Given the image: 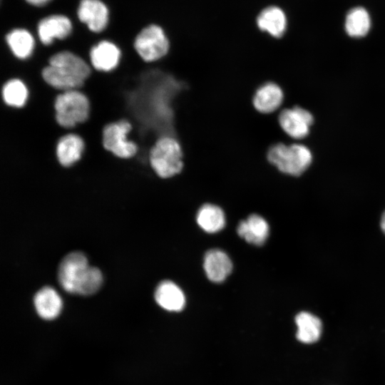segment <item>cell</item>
<instances>
[{"label": "cell", "mask_w": 385, "mask_h": 385, "mask_svg": "<svg viewBox=\"0 0 385 385\" xmlns=\"http://www.w3.org/2000/svg\"><path fill=\"white\" fill-rule=\"evenodd\" d=\"M92 73L90 65L81 56L68 51L52 55L41 71L43 82L61 92L79 90Z\"/></svg>", "instance_id": "6da1fadb"}, {"label": "cell", "mask_w": 385, "mask_h": 385, "mask_svg": "<svg viewBox=\"0 0 385 385\" xmlns=\"http://www.w3.org/2000/svg\"><path fill=\"white\" fill-rule=\"evenodd\" d=\"M284 101V92L281 87L272 81L261 84L255 91L252 103L254 108L262 114L276 111Z\"/></svg>", "instance_id": "8fae6325"}, {"label": "cell", "mask_w": 385, "mask_h": 385, "mask_svg": "<svg viewBox=\"0 0 385 385\" xmlns=\"http://www.w3.org/2000/svg\"><path fill=\"white\" fill-rule=\"evenodd\" d=\"M78 17L93 32L102 31L108 21V11L100 0H81L78 9Z\"/></svg>", "instance_id": "7c38bea8"}, {"label": "cell", "mask_w": 385, "mask_h": 385, "mask_svg": "<svg viewBox=\"0 0 385 385\" xmlns=\"http://www.w3.org/2000/svg\"><path fill=\"white\" fill-rule=\"evenodd\" d=\"M86 152V142L78 133H67L56 142L55 157L59 165L70 168L78 162Z\"/></svg>", "instance_id": "9c48e42d"}, {"label": "cell", "mask_w": 385, "mask_h": 385, "mask_svg": "<svg viewBox=\"0 0 385 385\" xmlns=\"http://www.w3.org/2000/svg\"><path fill=\"white\" fill-rule=\"evenodd\" d=\"M313 121L312 115L299 106L283 109L278 116L280 128L287 135L294 139L305 138Z\"/></svg>", "instance_id": "ba28073f"}, {"label": "cell", "mask_w": 385, "mask_h": 385, "mask_svg": "<svg viewBox=\"0 0 385 385\" xmlns=\"http://www.w3.org/2000/svg\"><path fill=\"white\" fill-rule=\"evenodd\" d=\"M155 299L158 304L171 312L182 310L185 304V297L183 290L173 282H161L155 291Z\"/></svg>", "instance_id": "2e32d148"}, {"label": "cell", "mask_w": 385, "mask_h": 385, "mask_svg": "<svg viewBox=\"0 0 385 385\" xmlns=\"http://www.w3.org/2000/svg\"><path fill=\"white\" fill-rule=\"evenodd\" d=\"M130 121L120 118L108 122L101 130V145L104 150L119 159H130L138 151V145L128 138L132 130Z\"/></svg>", "instance_id": "5b68a950"}, {"label": "cell", "mask_w": 385, "mask_h": 385, "mask_svg": "<svg viewBox=\"0 0 385 385\" xmlns=\"http://www.w3.org/2000/svg\"><path fill=\"white\" fill-rule=\"evenodd\" d=\"M133 46L137 54L145 63L163 58L170 49V42L165 31L155 24L142 29L136 36Z\"/></svg>", "instance_id": "8992f818"}, {"label": "cell", "mask_w": 385, "mask_h": 385, "mask_svg": "<svg viewBox=\"0 0 385 385\" xmlns=\"http://www.w3.org/2000/svg\"><path fill=\"white\" fill-rule=\"evenodd\" d=\"M28 3L37 6L45 5L51 0H26Z\"/></svg>", "instance_id": "d4e9b609"}, {"label": "cell", "mask_w": 385, "mask_h": 385, "mask_svg": "<svg viewBox=\"0 0 385 385\" xmlns=\"http://www.w3.org/2000/svg\"><path fill=\"white\" fill-rule=\"evenodd\" d=\"M53 108L56 123L66 130L86 122L91 111L88 97L80 90L59 93L53 99Z\"/></svg>", "instance_id": "7a4b0ae2"}, {"label": "cell", "mask_w": 385, "mask_h": 385, "mask_svg": "<svg viewBox=\"0 0 385 385\" xmlns=\"http://www.w3.org/2000/svg\"><path fill=\"white\" fill-rule=\"evenodd\" d=\"M89 267L86 255L81 252H72L61 260L58 270V279L67 292L76 294L78 284Z\"/></svg>", "instance_id": "52a82bcc"}, {"label": "cell", "mask_w": 385, "mask_h": 385, "mask_svg": "<svg viewBox=\"0 0 385 385\" xmlns=\"http://www.w3.org/2000/svg\"><path fill=\"white\" fill-rule=\"evenodd\" d=\"M4 103L11 108H22L29 98V91L25 83L19 78H11L2 85L1 90Z\"/></svg>", "instance_id": "d6986e66"}, {"label": "cell", "mask_w": 385, "mask_h": 385, "mask_svg": "<svg viewBox=\"0 0 385 385\" xmlns=\"http://www.w3.org/2000/svg\"><path fill=\"white\" fill-rule=\"evenodd\" d=\"M257 25L262 31L274 38H281L286 31L287 18L279 7L272 6L262 10L257 18Z\"/></svg>", "instance_id": "ac0fdd59"}, {"label": "cell", "mask_w": 385, "mask_h": 385, "mask_svg": "<svg viewBox=\"0 0 385 385\" xmlns=\"http://www.w3.org/2000/svg\"><path fill=\"white\" fill-rule=\"evenodd\" d=\"M371 28V18L368 11L362 7L351 9L345 19V31L351 37L366 36Z\"/></svg>", "instance_id": "603a6c76"}, {"label": "cell", "mask_w": 385, "mask_h": 385, "mask_svg": "<svg viewBox=\"0 0 385 385\" xmlns=\"http://www.w3.org/2000/svg\"><path fill=\"white\" fill-rule=\"evenodd\" d=\"M196 220L200 227L208 233L217 232L225 225L224 212L220 207L212 204H205L199 209Z\"/></svg>", "instance_id": "7402d4cb"}, {"label": "cell", "mask_w": 385, "mask_h": 385, "mask_svg": "<svg viewBox=\"0 0 385 385\" xmlns=\"http://www.w3.org/2000/svg\"><path fill=\"white\" fill-rule=\"evenodd\" d=\"M121 53L119 48L109 41H101L93 46L89 53L90 63L94 70L108 73L119 65Z\"/></svg>", "instance_id": "30bf717a"}, {"label": "cell", "mask_w": 385, "mask_h": 385, "mask_svg": "<svg viewBox=\"0 0 385 385\" xmlns=\"http://www.w3.org/2000/svg\"><path fill=\"white\" fill-rule=\"evenodd\" d=\"M34 302L39 317L46 320L56 318L62 309L61 298L51 287L39 289L34 296Z\"/></svg>", "instance_id": "e0dca14e"}, {"label": "cell", "mask_w": 385, "mask_h": 385, "mask_svg": "<svg viewBox=\"0 0 385 385\" xmlns=\"http://www.w3.org/2000/svg\"><path fill=\"white\" fill-rule=\"evenodd\" d=\"M297 326V338L304 344H312L320 338L322 329L321 320L307 312H299L295 317Z\"/></svg>", "instance_id": "ffe728a7"}, {"label": "cell", "mask_w": 385, "mask_h": 385, "mask_svg": "<svg viewBox=\"0 0 385 385\" xmlns=\"http://www.w3.org/2000/svg\"><path fill=\"white\" fill-rule=\"evenodd\" d=\"M203 267L207 277L212 282H223L232 270L229 256L222 250L212 249L207 251L204 257Z\"/></svg>", "instance_id": "5bb4252c"}, {"label": "cell", "mask_w": 385, "mask_h": 385, "mask_svg": "<svg viewBox=\"0 0 385 385\" xmlns=\"http://www.w3.org/2000/svg\"><path fill=\"white\" fill-rule=\"evenodd\" d=\"M148 161L158 177L172 178L183 168V148L175 138L169 135H162L150 147Z\"/></svg>", "instance_id": "3957f363"}, {"label": "cell", "mask_w": 385, "mask_h": 385, "mask_svg": "<svg viewBox=\"0 0 385 385\" xmlns=\"http://www.w3.org/2000/svg\"><path fill=\"white\" fill-rule=\"evenodd\" d=\"M266 157L268 162L280 172L293 176L302 174L312 160L309 149L297 143H275L268 148Z\"/></svg>", "instance_id": "277c9868"}, {"label": "cell", "mask_w": 385, "mask_h": 385, "mask_svg": "<svg viewBox=\"0 0 385 385\" xmlns=\"http://www.w3.org/2000/svg\"><path fill=\"white\" fill-rule=\"evenodd\" d=\"M237 232L246 242L260 246L267 240L270 227L267 222L262 216L252 214L239 223Z\"/></svg>", "instance_id": "9a60e30c"}, {"label": "cell", "mask_w": 385, "mask_h": 385, "mask_svg": "<svg viewBox=\"0 0 385 385\" xmlns=\"http://www.w3.org/2000/svg\"><path fill=\"white\" fill-rule=\"evenodd\" d=\"M6 43L13 55L19 59L28 58L32 53L35 41L29 31L16 29L6 36Z\"/></svg>", "instance_id": "44dd1931"}, {"label": "cell", "mask_w": 385, "mask_h": 385, "mask_svg": "<svg viewBox=\"0 0 385 385\" xmlns=\"http://www.w3.org/2000/svg\"><path fill=\"white\" fill-rule=\"evenodd\" d=\"M103 282V275L101 270L95 267H88L81 277L76 294L91 295L96 293Z\"/></svg>", "instance_id": "cb8c5ba5"}, {"label": "cell", "mask_w": 385, "mask_h": 385, "mask_svg": "<svg viewBox=\"0 0 385 385\" xmlns=\"http://www.w3.org/2000/svg\"><path fill=\"white\" fill-rule=\"evenodd\" d=\"M381 227L384 232L385 233V212L383 213L381 220Z\"/></svg>", "instance_id": "484cf974"}, {"label": "cell", "mask_w": 385, "mask_h": 385, "mask_svg": "<svg viewBox=\"0 0 385 385\" xmlns=\"http://www.w3.org/2000/svg\"><path fill=\"white\" fill-rule=\"evenodd\" d=\"M72 31L70 19L63 15H52L41 19L37 26V32L43 45L51 44L53 39H64Z\"/></svg>", "instance_id": "4fadbf2b"}]
</instances>
